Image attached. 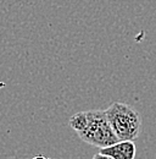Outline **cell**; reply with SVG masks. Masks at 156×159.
<instances>
[{
	"mask_svg": "<svg viewBox=\"0 0 156 159\" xmlns=\"http://www.w3.org/2000/svg\"><path fill=\"white\" fill-rule=\"evenodd\" d=\"M87 119L85 127L77 134L83 142L98 148H105L119 141L107 120L105 110H87Z\"/></svg>",
	"mask_w": 156,
	"mask_h": 159,
	"instance_id": "obj_2",
	"label": "cell"
},
{
	"mask_svg": "<svg viewBox=\"0 0 156 159\" xmlns=\"http://www.w3.org/2000/svg\"><path fill=\"white\" fill-rule=\"evenodd\" d=\"M87 111H79V113H76L75 115L71 116L70 119V126L72 130L76 131V134L80 132L85 125H87Z\"/></svg>",
	"mask_w": 156,
	"mask_h": 159,
	"instance_id": "obj_4",
	"label": "cell"
},
{
	"mask_svg": "<svg viewBox=\"0 0 156 159\" xmlns=\"http://www.w3.org/2000/svg\"><path fill=\"white\" fill-rule=\"evenodd\" d=\"M100 153L114 159H134L136 148L134 141H118L112 146L100 148Z\"/></svg>",
	"mask_w": 156,
	"mask_h": 159,
	"instance_id": "obj_3",
	"label": "cell"
},
{
	"mask_svg": "<svg viewBox=\"0 0 156 159\" xmlns=\"http://www.w3.org/2000/svg\"><path fill=\"white\" fill-rule=\"evenodd\" d=\"M105 113L119 141H134L139 137L141 130V116L132 105L114 102Z\"/></svg>",
	"mask_w": 156,
	"mask_h": 159,
	"instance_id": "obj_1",
	"label": "cell"
},
{
	"mask_svg": "<svg viewBox=\"0 0 156 159\" xmlns=\"http://www.w3.org/2000/svg\"><path fill=\"white\" fill-rule=\"evenodd\" d=\"M93 159H114L111 158V157H109V156H106V154H102V153H98V154H95L94 157H93Z\"/></svg>",
	"mask_w": 156,
	"mask_h": 159,
	"instance_id": "obj_5",
	"label": "cell"
}]
</instances>
